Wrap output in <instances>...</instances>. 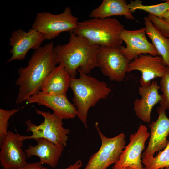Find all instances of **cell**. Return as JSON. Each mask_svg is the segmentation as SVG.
Wrapping results in <instances>:
<instances>
[{"instance_id":"cell-1","label":"cell","mask_w":169,"mask_h":169,"mask_svg":"<svg viewBox=\"0 0 169 169\" xmlns=\"http://www.w3.org/2000/svg\"><path fill=\"white\" fill-rule=\"evenodd\" d=\"M53 42L35 50L28 65L18 70L19 75L16 84L19 87L15 101L20 104L41 91L47 76L58 64Z\"/></svg>"},{"instance_id":"cell-2","label":"cell","mask_w":169,"mask_h":169,"mask_svg":"<svg viewBox=\"0 0 169 169\" xmlns=\"http://www.w3.org/2000/svg\"><path fill=\"white\" fill-rule=\"evenodd\" d=\"M68 43L54 47L56 60L62 64L70 77L75 78L80 68L88 74L99 67L97 55L100 46L90 43L85 38L69 32Z\"/></svg>"},{"instance_id":"cell-3","label":"cell","mask_w":169,"mask_h":169,"mask_svg":"<svg viewBox=\"0 0 169 169\" xmlns=\"http://www.w3.org/2000/svg\"><path fill=\"white\" fill-rule=\"evenodd\" d=\"M78 72L79 77H70V87L73 94L72 100L77 109V116L87 128L89 109L108 96L111 90L105 82L88 75L81 68Z\"/></svg>"},{"instance_id":"cell-4","label":"cell","mask_w":169,"mask_h":169,"mask_svg":"<svg viewBox=\"0 0 169 169\" xmlns=\"http://www.w3.org/2000/svg\"><path fill=\"white\" fill-rule=\"evenodd\" d=\"M124 26L115 18H93L79 22L72 31L90 43L100 46L114 47L121 46L120 36Z\"/></svg>"},{"instance_id":"cell-5","label":"cell","mask_w":169,"mask_h":169,"mask_svg":"<svg viewBox=\"0 0 169 169\" xmlns=\"http://www.w3.org/2000/svg\"><path fill=\"white\" fill-rule=\"evenodd\" d=\"M36 113L42 115L44 121L38 125L32 123L29 119L25 122L27 126L26 131L31 132V136L23 135L24 140L40 138L47 139L56 145H62L65 147L70 130L63 126L62 119L54 113L35 109Z\"/></svg>"},{"instance_id":"cell-6","label":"cell","mask_w":169,"mask_h":169,"mask_svg":"<svg viewBox=\"0 0 169 169\" xmlns=\"http://www.w3.org/2000/svg\"><path fill=\"white\" fill-rule=\"evenodd\" d=\"M78 18L74 16L70 8L55 14L48 12L38 13L31 28L42 33L46 39L51 40L64 32H72L78 25Z\"/></svg>"},{"instance_id":"cell-7","label":"cell","mask_w":169,"mask_h":169,"mask_svg":"<svg viewBox=\"0 0 169 169\" xmlns=\"http://www.w3.org/2000/svg\"><path fill=\"white\" fill-rule=\"evenodd\" d=\"M95 127L101 139V145L98 151L91 155L84 169H106L119 160L125 147V136L122 132L109 138L101 132L97 122Z\"/></svg>"},{"instance_id":"cell-8","label":"cell","mask_w":169,"mask_h":169,"mask_svg":"<svg viewBox=\"0 0 169 169\" xmlns=\"http://www.w3.org/2000/svg\"><path fill=\"white\" fill-rule=\"evenodd\" d=\"M120 46H100L97 55L102 73L110 80L117 82L122 81L125 77L130 62L121 53Z\"/></svg>"},{"instance_id":"cell-9","label":"cell","mask_w":169,"mask_h":169,"mask_svg":"<svg viewBox=\"0 0 169 169\" xmlns=\"http://www.w3.org/2000/svg\"><path fill=\"white\" fill-rule=\"evenodd\" d=\"M150 135L146 126L141 125L136 132L130 135L129 143L125 147L112 169L127 167L144 169L141 163V153L145 148L146 141Z\"/></svg>"},{"instance_id":"cell-10","label":"cell","mask_w":169,"mask_h":169,"mask_svg":"<svg viewBox=\"0 0 169 169\" xmlns=\"http://www.w3.org/2000/svg\"><path fill=\"white\" fill-rule=\"evenodd\" d=\"M45 39L42 33L32 28L27 32L21 29L12 32L9 44L12 47L10 50L12 56L7 63L23 60L30 49H38Z\"/></svg>"},{"instance_id":"cell-11","label":"cell","mask_w":169,"mask_h":169,"mask_svg":"<svg viewBox=\"0 0 169 169\" xmlns=\"http://www.w3.org/2000/svg\"><path fill=\"white\" fill-rule=\"evenodd\" d=\"M23 135L10 131L0 144V161L4 169L17 168L25 166L27 156L22 147Z\"/></svg>"},{"instance_id":"cell-12","label":"cell","mask_w":169,"mask_h":169,"mask_svg":"<svg viewBox=\"0 0 169 169\" xmlns=\"http://www.w3.org/2000/svg\"><path fill=\"white\" fill-rule=\"evenodd\" d=\"M120 38L126 46H120V51L130 61L141 54H148L154 56L158 55L154 45L146 38L145 28L134 30L125 29L121 34Z\"/></svg>"},{"instance_id":"cell-13","label":"cell","mask_w":169,"mask_h":169,"mask_svg":"<svg viewBox=\"0 0 169 169\" xmlns=\"http://www.w3.org/2000/svg\"><path fill=\"white\" fill-rule=\"evenodd\" d=\"M168 68L165 66L162 57L150 54H141L137 58L130 62L127 72L134 70L141 72L140 82L141 86L151 85V81L157 77L164 76Z\"/></svg>"},{"instance_id":"cell-14","label":"cell","mask_w":169,"mask_h":169,"mask_svg":"<svg viewBox=\"0 0 169 169\" xmlns=\"http://www.w3.org/2000/svg\"><path fill=\"white\" fill-rule=\"evenodd\" d=\"M25 101L27 104L37 103L49 108L63 119H73L77 116L76 108L69 100L66 94L54 95L40 91Z\"/></svg>"},{"instance_id":"cell-15","label":"cell","mask_w":169,"mask_h":169,"mask_svg":"<svg viewBox=\"0 0 169 169\" xmlns=\"http://www.w3.org/2000/svg\"><path fill=\"white\" fill-rule=\"evenodd\" d=\"M157 111V120L148 125L151 130L150 138L147 148L141 154L143 158L148 155L154 156L155 152L164 149L168 141L167 138L169 135V119L166 110L160 106Z\"/></svg>"},{"instance_id":"cell-16","label":"cell","mask_w":169,"mask_h":169,"mask_svg":"<svg viewBox=\"0 0 169 169\" xmlns=\"http://www.w3.org/2000/svg\"><path fill=\"white\" fill-rule=\"evenodd\" d=\"M160 89V86L154 80L149 86H141L139 88V93L141 97L134 101V110L136 115L145 123L151 122V110L154 106L161 100L162 95L158 92Z\"/></svg>"},{"instance_id":"cell-17","label":"cell","mask_w":169,"mask_h":169,"mask_svg":"<svg viewBox=\"0 0 169 169\" xmlns=\"http://www.w3.org/2000/svg\"><path fill=\"white\" fill-rule=\"evenodd\" d=\"M36 140V145H29L25 150L27 157L37 156L40 159L39 161L42 165L46 164L53 168H55L64 146L62 145L55 144L44 138H40Z\"/></svg>"},{"instance_id":"cell-18","label":"cell","mask_w":169,"mask_h":169,"mask_svg":"<svg viewBox=\"0 0 169 169\" xmlns=\"http://www.w3.org/2000/svg\"><path fill=\"white\" fill-rule=\"evenodd\" d=\"M70 76L62 64L56 66L46 78L41 91L52 95L66 94L70 87Z\"/></svg>"},{"instance_id":"cell-19","label":"cell","mask_w":169,"mask_h":169,"mask_svg":"<svg viewBox=\"0 0 169 169\" xmlns=\"http://www.w3.org/2000/svg\"><path fill=\"white\" fill-rule=\"evenodd\" d=\"M128 4L125 0H103L99 6L92 10L89 16L93 18L100 19L113 16H123L127 19L134 20Z\"/></svg>"},{"instance_id":"cell-20","label":"cell","mask_w":169,"mask_h":169,"mask_svg":"<svg viewBox=\"0 0 169 169\" xmlns=\"http://www.w3.org/2000/svg\"><path fill=\"white\" fill-rule=\"evenodd\" d=\"M144 20L146 34L151 40L158 55L162 57L164 65L169 69V38L156 28L148 16L144 17Z\"/></svg>"},{"instance_id":"cell-21","label":"cell","mask_w":169,"mask_h":169,"mask_svg":"<svg viewBox=\"0 0 169 169\" xmlns=\"http://www.w3.org/2000/svg\"><path fill=\"white\" fill-rule=\"evenodd\" d=\"M128 5L131 13L136 10H142L161 18L164 17L169 10V0L161 3L150 5H143L141 0H131Z\"/></svg>"},{"instance_id":"cell-22","label":"cell","mask_w":169,"mask_h":169,"mask_svg":"<svg viewBox=\"0 0 169 169\" xmlns=\"http://www.w3.org/2000/svg\"><path fill=\"white\" fill-rule=\"evenodd\" d=\"M144 169H162L169 167V140L164 150L155 157L148 155L143 158Z\"/></svg>"},{"instance_id":"cell-23","label":"cell","mask_w":169,"mask_h":169,"mask_svg":"<svg viewBox=\"0 0 169 169\" xmlns=\"http://www.w3.org/2000/svg\"><path fill=\"white\" fill-rule=\"evenodd\" d=\"M20 109L14 108L5 110L0 109V145L8 134V128L9 125L8 121L10 118Z\"/></svg>"},{"instance_id":"cell-24","label":"cell","mask_w":169,"mask_h":169,"mask_svg":"<svg viewBox=\"0 0 169 169\" xmlns=\"http://www.w3.org/2000/svg\"><path fill=\"white\" fill-rule=\"evenodd\" d=\"M160 89L162 92V99L159 103L162 110L169 109V69L168 68L165 75L160 82Z\"/></svg>"},{"instance_id":"cell-25","label":"cell","mask_w":169,"mask_h":169,"mask_svg":"<svg viewBox=\"0 0 169 169\" xmlns=\"http://www.w3.org/2000/svg\"><path fill=\"white\" fill-rule=\"evenodd\" d=\"M154 26L164 36L169 38V24L162 18L149 14L148 16Z\"/></svg>"},{"instance_id":"cell-26","label":"cell","mask_w":169,"mask_h":169,"mask_svg":"<svg viewBox=\"0 0 169 169\" xmlns=\"http://www.w3.org/2000/svg\"><path fill=\"white\" fill-rule=\"evenodd\" d=\"M43 167L42 164L39 161L28 163L25 166L19 168L8 169H42Z\"/></svg>"},{"instance_id":"cell-27","label":"cell","mask_w":169,"mask_h":169,"mask_svg":"<svg viewBox=\"0 0 169 169\" xmlns=\"http://www.w3.org/2000/svg\"><path fill=\"white\" fill-rule=\"evenodd\" d=\"M82 166V163L80 160L76 161L73 164L70 165L68 167L63 169H79ZM42 169H49L44 167Z\"/></svg>"},{"instance_id":"cell-28","label":"cell","mask_w":169,"mask_h":169,"mask_svg":"<svg viewBox=\"0 0 169 169\" xmlns=\"http://www.w3.org/2000/svg\"><path fill=\"white\" fill-rule=\"evenodd\" d=\"M164 21L169 24V16L162 18Z\"/></svg>"},{"instance_id":"cell-29","label":"cell","mask_w":169,"mask_h":169,"mask_svg":"<svg viewBox=\"0 0 169 169\" xmlns=\"http://www.w3.org/2000/svg\"><path fill=\"white\" fill-rule=\"evenodd\" d=\"M169 16V10L167 12L164 18L166 17Z\"/></svg>"},{"instance_id":"cell-30","label":"cell","mask_w":169,"mask_h":169,"mask_svg":"<svg viewBox=\"0 0 169 169\" xmlns=\"http://www.w3.org/2000/svg\"><path fill=\"white\" fill-rule=\"evenodd\" d=\"M120 169H133L130 167H125V168H122Z\"/></svg>"},{"instance_id":"cell-31","label":"cell","mask_w":169,"mask_h":169,"mask_svg":"<svg viewBox=\"0 0 169 169\" xmlns=\"http://www.w3.org/2000/svg\"><path fill=\"white\" fill-rule=\"evenodd\" d=\"M165 169H169V167L166 168Z\"/></svg>"},{"instance_id":"cell-32","label":"cell","mask_w":169,"mask_h":169,"mask_svg":"<svg viewBox=\"0 0 169 169\" xmlns=\"http://www.w3.org/2000/svg\"></svg>"}]
</instances>
